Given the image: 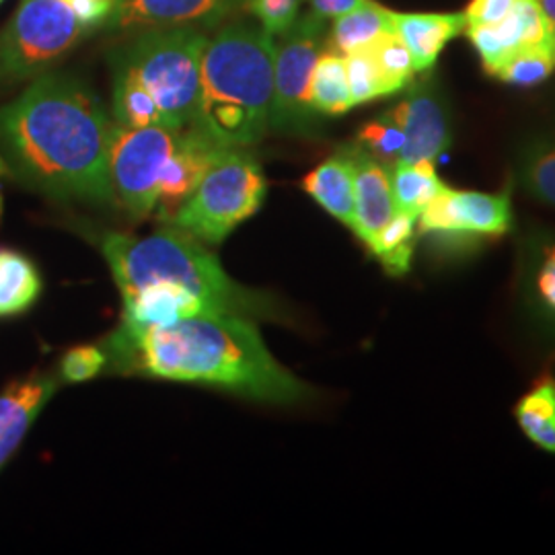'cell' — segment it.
Segmentation results:
<instances>
[{"label": "cell", "mask_w": 555, "mask_h": 555, "mask_svg": "<svg viewBox=\"0 0 555 555\" xmlns=\"http://www.w3.org/2000/svg\"><path fill=\"white\" fill-rule=\"evenodd\" d=\"M109 132L103 101L89 85L46 73L0 107V165L48 198L112 206Z\"/></svg>", "instance_id": "1"}, {"label": "cell", "mask_w": 555, "mask_h": 555, "mask_svg": "<svg viewBox=\"0 0 555 555\" xmlns=\"http://www.w3.org/2000/svg\"><path fill=\"white\" fill-rule=\"evenodd\" d=\"M119 371L199 383L268 403L293 405L313 389L286 371L249 318L204 313L165 325H128L107 341Z\"/></svg>", "instance_id": "2"}, {"label": "cell", "mask_w": 555, "mask_h": 555, "mask_svg": "<svg viewBox=\"0 0 555 555\" xmlns=\"http://www.w3.org/2000/svg\"><path fill=\"white\" fill-rule=\"evenodd\" d=\"M276 41L261 25L233 23L208 38L192 128L222 149H247L270 130Z\"/></svg>", "instance_id": "3"}, {"label": "cell", "mask_w": 555, "mask_h": 555, "mask_svg": "<svg viewBox=\"0 0 555 555\" xmlns=\"http://www.w3.org/2000/svg\"><path fill=\"white\" fill-rule=\"evenodd\" d=\"M101 251L109 263L119 295L142 286H173L192 293L215 313L276 319V300L241 286L199 238L169 227L149 237L103 233Z\"/></svg>", "instance_id": "4"}, {"label": "cell", "mask_w": 555, "mask_h": 555, "mask_svg": "<svg viewBox=\"0 0 555 555\" xmlns=\"http://www.w3.org/2000/svg\"><path fill=\"white\" fill-rule=\"evenodd\" d=\"M206 43L202 27H151L119 54L118 66L146 89L169 130H188L194 124Z\"/></svg>", "instance_id": "5"}, {"label": "cell", "mask_w": 555, "mask_h": 555, "mask_svg": "<svg viewBox=\"0 0 555 555\" xmlns=\"http://www.w3.org/2000/svg\"><path fill=\"white\" fill-rule=\"evenodd\" d=\"M268 192L266 176L254 155L243 149H224L185 199L171 224L206 243H220L238 224L251 219Z\"/></svg>", "instance_id": "6"}, {"label": "cell", "mask_w": 555, "mask_h": 555, "mask_svg": "<svg viewBox=\"0 0 555 555\" xmlns=\"http://www.w3.org/2000/svg\"><path fill=\"white\" fill-rule=\"evenodd\" d=\"M87 34L62 0H21L0 34V85L46 75Z\"/></svg>", "instance_id": "7"}, {"label": "cell", "mask_w": 555, "mask_h": 555, "mask_svg": "<svg viewBox=\"0 0 555 555\" xmlns=\"http://www.w3.org/2000/svg\"><path fill=\"white\" fill-rule=\"evenodd\" d=\"M511 192H465L444 185L420 212L417 231L440 256H467L483 241L504 237L513 229Z\"/></svg>", "instance_id": "8"}, {"label": "cell", "mask_w": 555, "mask_h": 555, "mask_svg": "<svg viewBox=\"0 0 555 555\" xmlns=\"http://www.w3.org/2000/svg\"><path fill=\"white\" fill-rule=\"evenodd\" d=\"M181 132L160 126L112 124L109 181L116 202L132 219H146L157 210L160 176L178 149Z\"/></svg>", "instance_id": "9"}, {"label": "cell", "mask_w": 555, "mask_h": 555, "mask_svg": "<svg viewBox=\"0 0 555 555\" xmlns=\"http://www.w3.org/2000/svg\"><path fill=\"white\" fill-rule=\"evenodd\" d=\"M325 21L305 15L284 34L274 56V98L270 130L311 137L318 130V112L309 100L311 75L321 56Z\"/></svg>", "instance_id": "10"}, {"label": "cell", "mask_w": 555, "mask_h": 555, "mask_svg": "<svg viewBox=\"0 0 555 555\" xmlns=\"http://www.w3.org/2000/svg\"><path fill=\"white\" fill-rule=\"evenodd\" d=\"M516 302L527 327L555 346V231L533 229L518 243Z\"/></svg>", "instance_id": "11"}, {"label": "cell", "mask_w": 555, "mask_h": 555, "mask_svg": "<svg viewBox=\"0 0 555 555\" xmlns=\"http://www.w3.org/2000/svg\"><path fill=\"white\" fill-rule=\"evenodd\" d=\"M389 116L405 134L401 163H435L453 142L451 107L433 82L414 85L408 95L389 109Z\"/></svg>", "instance_id": "12"}, {"label": "cell", "mask_w": 555, "mask_h": 555, "mask_svg": "<svg viewBox=\"0 0 555 555\" xmlns=\"http://www.w3.org/2000/svg\"><path fill=\"white\" fill-rule=\"evenodd\" d=\"M467 38L474 43L488 75L522 48L555 46V36L537 0H520L515 11L494 25H469Z\"/></svg>", "instance_id": "13"}, {"label": "cell", "mask_w": 555, "mask_h": 555, "mask_svg": "<svg viewBox=\"0 0 555 555\" xmlns=\"http://www.w3.org/2000/svg\"><path fill=\"white\" fill-rule=\"evenodd\" d=\"M243 4L245 0H118L105 25L112 31L173 25L212 27Z\"/></svg>", "instance_id": "14"}, {"label": "cell", "mask_w": 555, "mask_h": 555, "mask_svg": "<svg viewBox=\"0 0 555 555\" xmlns=\"http://www.w3.org/2000/svg\"><path fill=\"white\" fill-rule=\"evenodd\" d=\"M224 149L212 140L202 137L194 128H188L179 137L178 149L167 160L160 176L157 215L171 220L179 206L194 194L199 181L208 173L212 163Z\"/></svg>", "instance_id": "15"}, {"label": "cell", "mask_w": 555, "mask_h": 555, "mask_svg": "<svg viewBox=\"0 0 555 555\" xmlns=\"http://www.w3.org/2000/svg\"><path fill=\"white\" fill-rule=\"evenodd\" d=\"M354 165V233L369 243L396 215L391 169L366 153L360 144L346 146Z\"/></svg>", "instance_id": "16"}, {"label": "cell", "mask_w": 555, "mask_h": 555, "mask_svg": "<svg viewBox=\"0 0 555 555\" xmlns=\"http://www.w3.org/2000/svg\"><path fill=\"white\" fill-rule=\"evenodd\" d=\"M59 389V378L31 375L11 383L0 393V467L20 449L36 417Z\"/></svg>", "instance_id": "17"}, {"label": "cell", "mask_w": 555, "mask_h": 555, "mask_svg": "<svg viewBox=\"0 0 555 555\" xmlns=\"http://www.w3.org/2000/svg\"><path fill=\"white\" fill-rule=\"evenodd\" d=\"M467 27L463 13H396L393 31L410 50L416 73H426L437 64L444 46Z\"/></svg>", "instance_id": "18"}, {"label": "cell", "mask_w": 555, "mask_h": 555, "mask_svg": "<svg viewBox=\"0 0 555 555\" xmlns=\"http://www.w3.org/2000/svg\"><path fill=\"white\" fill-rule=\"evenodd\" d=\"M302 190L315 199L325 212H330L348 229H354V165L346 146L330 159L319 163L318 167L302 179Z\"/></svg>", "instance_id": "19"}, {"label": "cell", "mask_w": 555, "mask_h": 555, "mask_svg": "<svg viewBox=\"0 0 555 555\" xmlns=\"http://www.w3.org/2000/svg\"><path fill=\"white\" fill-rule=\"evenodd\" d=\"M515 171L531 198L555 208V128L539 130L520 142Z\"/></svg>", "instance_id": "20"}, {"label": "cell", "mask_w": 555, "mask_h": 555, "mask_svg": "<svg viewBox=\"0 0 555 555\" xmlns=\"http://www.w3.org/2000/svg\"><path fill=\"white\" fill-rule=\"evenodd\" d=\"M387 31H393V11L375 0H364L354 11L334 20L330 43L334 52L346 56L366 50Z\"/></svg>", "instance_id": "21"}, {"label": "cell", "mask_w": 555, "mask_h": 555, "mask_svg": "<svg viewBox=\"0 0 555 555\" xmlns=\"http://www.w3.org/2000/svg\"><path fill=\"white\" fill-rule=\"evenodd\" d=\"M41 288L40 272L31 259L15 249H0V319L29 311Z\"/></svg>", "instance_id": "22"}, {"label": "cell", "mask_w": 555, "mask_h": 555, "mask_svg": "<svg viewBox=\"0 0 555 555\" xmlns=\"http://www.w3.org/2000/svg\"><path fill=\"white\" fill-rule=\"evenodd\" d=\"M515 417L535 447L555 453V378H539L533 389L518 399Z\"/></svg>", "instance_id": "23"}, {"label": "cell", "mask_w": 555, "mask_h": 555, "mask_svg": "<svg viewBox=\"0 0 555 555\" xmlns=\"http://www.w3.org/2000/svg\"><path fill=\"white\" fill-rule=\"evenodd\" d=\"M444 188L438 178L433 160L417 163H396L391 167V192L396 202V212L420 217V212L435 199Z\"/></svg>", "instance_id": "24"}, {"label": "cell", "mask_w": 555, "mask_h": 555, "mask_svg": "<svg viewBox=\"0 0 555 555\" xmlns=\"http://www.w3.org/2000/svg\"><path fill=\"white\" fill-rule=\"evenodd\" d=\"M416 217L412 215L396 212L377 235L366 243L387 274L403 276L410 272L416 249Z\"/></svg>", "instance_id": "25"}, {"label": "cell", "mask_w": 555, "mask_h": 555, "mask_svg": "<svg viewBox=\"0 0 555 555\" xmlns=\"http://www.w3.org/2000/svg\"><path fill=\"white\" fill-rule=\"evenodd\" d=\"M309 100L313 109L323 116H341L354 107L341 54L325 52L319 56L311 75Z\"/></svg>", "instance_id": "26"}, {"label": "cell", "mask_w": 555, "mask_h": 555, "mask_svg": "<svg viewBox=\"0 0 555 555\" xmlns=\"http://www.w3.org/2000/svg\"><path fill=\"white\" fill-rule=\"evenodd\" d=\"M112 116L116 124L130 128L163 126L159 107L146 89L128 70L116 64L114 73V95H112Z\"/></svg>", "instance_id": "27"}, {"label": "cell", "mask_w": 555, "mask_h": 555, "mask_svg": "<svg viewBox=\"0 0 555 555\" xmlns=\"http://www.w3.org/2000/svg\"><path fill=\"white\" fill-rule=\"evenodd\" d=\"M366 52L375 62L383 98L405 89L414 79V60L396 31L383 34L377 41H373L366 48Z\"/></svg>", "instance_id": "28"}, {"label": "cell", "mask_w": 555, "mask_h": 555, "mask_svg": "<svg viewBox=\"0 0 555 555\" xmlns=\"http://www.w3.org/2000/svg\"><path fill=\"white\" fill-rule=\"evenodd\" d=\"M554 70L555 46H535L522 48L504 60L492 77L515 87H533L550 79Z\"/></svg>", "instance_id": "29"}, {"label": "cell", "mask_w": 555, "mask_h": 555, "mask_svg": "<svg viewBox=\"0 0 555 555\" xmlns=\"http://www.w3.org/2000/svg\"><path fill=\"white\" fill-rule=\"evenodd\" d=\"M358 144L375 159L393 167L405 146V134L396 119L385 112L380 118L364 124L358 132Z\"/></svg>", "instance_id": "30"}, {"label": "cell", "mask_w": 555, "mask_h": 555, "mask_svg": "<svg viewBox=\"0 0 555 555\" xmlns=\"http://www.w3.org/2000/svg\"><path fill=\"white\" fill-rule=\"evenodd\" d=\"M344 62H346V77H348L352 105H362V103L383 98L375 62L366 50L346 54Z\"/></svg>", "instance_id": "31"}, {"label": "cell", "mask_w": 555, "mask_h": 555, "mask_svg": "<svg viewBox=\"0 0 555 555\" xmlns=\"http://www.w3.org/2000/svg\"><path fill=\"white\" fill-rule=\"evenodd\" d=\"M302 0H245V9L274 38L284 36L298 20Z\"/></svg>", "instance_id": "32"}, {"label": "cell", "mask_w": 555, "mask_h": 555, "mask_svg": "<svg viewBox=\"0 0 555 555\" xmlns=\"http://www.w3.org/2000/svg\"><path fill=\"white\" fill-rule=\"evenodd\" d=\"M107 352L100 346H77L70 348L60 360V377L66 383H85L98 377L107 366Z\"/></svg>", "instance_id": "33"}, {"label": "cell", "mask_w": 555, "mask_h": 555, "mask_svg": "<svg viewBox=\"0 0 555 555\" xmlns=\"http://www.w3.org/2000/svg\"><path fill=\"white\" fill-rule=\"evenodd\" d=\"M520 0H472L463 13L469 25H494L506 20Z\"/></svg>", "instance_id": "34"}, {"label": "cell", "mask_w": 555, "mask_h": 555, "mask_svg": "<svg viewBox=\"0 0 555 555\" xmlns=\"http://www.w3.org/2000/svg\"><path fill=\"white\" fill-rule=\"evenodd\" d=\"M62 2L75 13V17L89 31L109 20V15L116 7V0H62Z\"/></svg>", "instance_id": "35"}, {"label": "cell", "mask_w": 555, "mask_h": 555, "mask_svg": "<svg viewBox=\"0 0 555 555\" xmlns=\"http://www.w3.org/2000/svg\"><path fill=\"white\" fill-rule=\"evenodd\" d=\"M364 0H309L311 13L319 20H337L350 11H354Z\"/></svg>", "instance_id": "36"}, {"label": "cell", "mask_w": 555, "mask_h": 555, "mask_svg": "<svg viewBox=\"0 0 555 555\" xmlns=\"http://www.w3.org/2000/svg\"><path fill=\"white\" fill-rule=\"evenodd\" d=\"M537 2H539V7H541L543 15L547 17V21H550L552 31H554L555 36V0H537Z\"/></svg>", "instance_id": "37"}, {"label": "cell", "mask_w": 555, "mask_h": 555, "mask_svg": "<svg viewBox=\"0 0 555 555\" xmlns=\"http://www.w3.org/2000/svg\"><path fill=\"white\" fill-rule=\"evenodd\" d=\"M2 2H4V0H0V4H2Z\"/></svg>", "instance_id": "38"}, {"label": "cell", "mask_w": 555, "mask_h": 555, "mask_svg": "<svg viewBox=\"0 0 555 555\" xmlns=\"http://www.w3.org/2000/svg\"><path fill=\"white\" fill-rule=\"evenodd\" d=\"M116 2H118V0H116Z\"/></svg>", "instance_id": "39"}]
</instances>
